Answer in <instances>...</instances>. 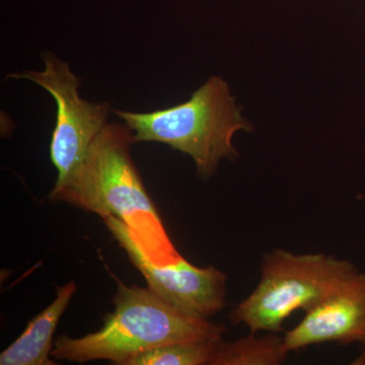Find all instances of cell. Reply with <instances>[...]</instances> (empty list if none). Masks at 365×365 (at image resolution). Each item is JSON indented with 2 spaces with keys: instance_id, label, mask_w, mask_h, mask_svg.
Masks as SVG:
<instances>
[{
  "instance_id": "1",
  "label": "cell",
  "mask_w": 365,
  "mask_h": 365,
  "mask_svg": "<svg viewBox=\"0 0 365 365\" xmlns=\"http://www.w3.org/2000/svg\"><path fill=\"white\" fill-rule=\"evenodd\" d=\"M134 143L133 132L126 125H106L71 177L53 187L50 199L96 213L103 220L118 218L153 263H176L182 256L170 241L132 160Z\"/></svg>"
},
{
  "instance_id": "2",
  "label": "cell",
  "mask_w": 365,
  "mask_h": 365,
  "mask_svg": "<svg viewBox=\"0 0 365 365\" xmlns=\"http://www.w3.org/2000/svg\"><path fill=\"white\" fill-rule=\"evenodd\" d=\"M115 309L97 332L79 338L63 335L54 341L55 360L86 364L108 360L127 365L155 348L195 340L222 339L225 327L184 313L150 288L127 287L117 281Z\"/></svg>"
},
{
  "instance_id": "3",
  "label": "cell",
  "mask_w": 365,
  "mask_h": 365,
  "mask_svg": "<svg viewBox=\"0 0 365 365\" xmlns=\"http://www.w3.org/2000/svg\"><path fill=\"white\" fill-rule=\"evenodd\" d=\"M112 112L131 129L135 143H165L188 155L203 180L215 174L222 160L239 158L234 136L253 129L220 76H211L187 102L174 107L150 113Z\"/></svg>"
},
{
  "instance_id": "4",
  "label": "cell",
  "mask_w": 365,
  "mask_h": 365,
  "mask_svg": "<svg viewBox=\"0 0 365 365\" xmlns=\"http://www.w3.org/2000/svg\"><path fill=\"white\" fill-rule=\"evenodd\" d=\"M356 272L351 262L331 255L273 250L263 257L260 282L232 309L230 322L252 333H279L288 317L319 306Z\"/></svg>"
},
{
  "instance_id": "5",
  "label": "cell",
  "mask_w": 365,
  "mask_h": 365,
  "mask_svg": "<svg viewBox=\"0 0 365 365\" xmlns=\"http://www.w3.org/2000/svg\"><path fill=\"white\" fill-rule=\"evenodd\" d=\"M43 60L44 71L11 74L7 78L33 81L56 102V125L50 144V158L58 173L55 186H60L81 165L91 143L109 123L112 108L107 103L86 102L79 97L81 79L66 61L52 53H45Z\"/></svg>"
},
{
  "instance_id": "6",
  "label": "cell",
  "mask_w": 365,
  "mask_h": 365,
  "mask_svg": "<svg viewBox=\"0 0 365 365\" xmlns=\"http://www.w3.org/2000/svg\"><path fill=\"white\" fill-rule=\"evenodd\" d=\"M118 244L128 255L148 288L184 313L209 319L220 313L227 299V275L215 267H197L182 257L169 265H157L148 258L129 228L115 217L105 218Z\"/></svg>"
},
{
  "instance_id": "7",
  "label": "cell",
  "mask_w": 365,
  "mask_h": 365,
  "mask_svg": "<svg viewBox=\"0 0 365 365\" xmlns=\"http://www.w3.org/2000/svg\"><path fill=\"white\" fill-rule=\"evenodd\" d=\"M284 341L289 352L329 342L365 345V273L357 271L307 312L299 325L285 334Z\"/></svg>"
},
{
  "instance_id": "8",
  "label": "cell",
  "mask_w": 365,
  "mask_h": 365,
  "mask_svg": "<svg viewBox=\"0 0 365 365\" xmlns=\"http://www.w3.org/2000/svg\"><path fill=\"white\" fill-rule=\"evenodd\" d=\"M78 290L73 281L57 288L55 299L28 324L25 331L0 354V365H53V335Z\"/></svg>"
},
{
  "instance_id": "9",
  "label": "cell",
  "mask_w": 365,
  "mask_h": 365,
  "mask_svg": "<svg viewBox=\"0 0 365 365\" xmlns=\"http://www.w3.org/2000/svg\"><path fill=\"white\" fill-rule=\"evenodd\" d=\"M270 333L257 337L252 333L247 337L218 343L211 365H279L287 359L288 349L284 337Z\"/></svg>"
},
{
  "instance_id": "10",
  "label": "cell",
  "mask_w": 365,
  "mask_h": 365,
  "mask_svg": "<svg viewBox=\"0 0 365 365\" xmlns=\"http://www.w3.org/2000/svg\"><path fill=\"white\" fill-rule=\"evenodd\" d=\"M220 340H195L155 348L127 365H211Z\"/></svg>"
}]
</instances>
